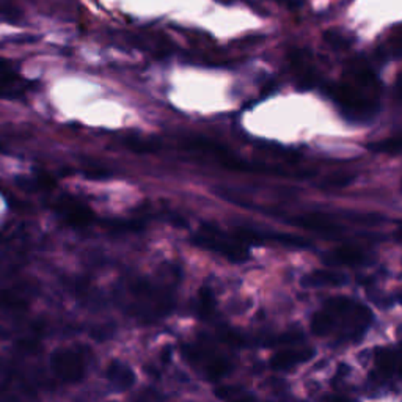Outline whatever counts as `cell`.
Returning a JSON list of instances; mask_svg holds the SVG:
<instances>
[{
	"instance_id": "obj_1",
	"label": "cell",
	"mask_w": 402,
	"mask_h": 402,
	"mask_svg": "<svg viewBox=\"0 0 402 402\" xmlns=\"http://www.w3.org/2000/svg\"><path fill=\"white\" fill-rule=\"evenodd\" d=\"M330 96L344 118L352 122H366L377 112L379 82L368 63L355 60L347 68L344 81L330 88Z\"/></svg>"
},
{
	"instance_id": "obj_2",
	"label": "cell",
	"mask_w": 402,
	"mask_h": 402,
	"mask_svg": "<svg viewBox=\"0 0 402 402\" xmlns=\"http://www.w3.org/2000/svg\"><path fill=\"white\" fill-rule=\"evenodd\" d=\"M132 297L131 313L146 321L167 316L175 307V299L164 287L154 286L146 280H137L129 286Z\"/></svg>"
},
{
	"instance_id": "obj_3",
	"label": "cell",
	"mask_w": 402,
	"mask_h": 402,
	"mask_svg": "<svg viewBox=\"0 0 402 402\" xmlns=\"http://www.w3.org/2000/svg\"><path fill=\"white\" fill-rule=\"evenodd\" d=\"M192 242L196 247L214 251L220 256L226 258L231 262H244L250 258V251L247 245L239 242L231 233H225L215 225H203L194 236Z\"/></svg>"
},
{
	"instance_id": "obj_4",
	"label": "cell",
	"mask_w": 402,
	"mask_h": 402,
	"mask_svg": "<svg viewBox=\"0 0 402 402\" xmlns=\"http://www.w3.org/2000/svg\"><path fill=\"white\" fill-rule=\"evenodd\" d=\"M337 217L338 215H332L327 212H307L296 215V217H287L286 221L299 228H303V230L307 231L321 234V236L335 237L344 231L343 225L340 224Z\"/></svg>"
},
{
	"instance_id": "obj_5",
	"label": "cell",
	"mask_w": 402,
	"mask_h": 402,
	"mask_svg": "<svg viewBox=\"0 0 402 402\" xmlns=\"http://www.w3.org/2000/svg\"><path fill=\"white\" fill-rule=\"evenodd\" d=\"M53 209H56L60 219L74 228H85L94 221V214L90 206L74 196L66 195L58 198L56 205H53Z\"/></svg>"
},
{
	"instance_id": "obj_6",
	"label": "cell",
	"mask_w": 402,
	"mask_h": 402,
	"mask_svg": "<svg viewBox=\"0 0 402 402\" xmlns=\"http://www.w3.org/2000/svg\"><path fill=\"white\" fill-rule=\"evenodd\" d=\"M52 366L60 379L66 382H77L85 374V365L77 352L60 351L52 358Z\"/></svg>"
},
{
	"instance_id": "obj_7",
	"label": "cell",
	"mask_w": 402,
	"mask_h": 402,
	"mask_svg": "<svg viewBox=\"0 0 402 402\" xmlns=\"http://www.w3.org/2000/svg\"><path fill=\"white\" fill-rule=\"evenodd\" d=\"M324 261L328 266H346V267H358L368 262V255L366 251L355 245H341L324 256Z\"/></svg>"
},
{
	"instance_id": "obj_8",
	"label": "cell",
	"mask_w": 402,
	"mask_h": 402,
	"mask_svg": "<svg viewBox=\"0 0 402 402\" xmlns=\"http://www.w3.org/2000/svg\"><path fill=\"white\" fill-rule=\"evenodd\" d=\"M290 62L300 87L305 90L313 85L316 82V68L308 53L305 51H294L290 56Z\"/></svg>"
},
{
	"instance_id": "obj_9",
	"label": "cell",
	"mask_w": 402,
	"mask_h": 402,
	"mask_svg": "<svg viewBox=\"0 0 402 402\" xmlns=\"http://www.w3.org/2000/svg\"><path fill=\"white\" fill-rule=\"evenodd\" d=\"M315 355V349L307 347V349H285L278 351L271 357V368L275 371H287L296 368V366L310 362Z\"/></svg>"
},
{
	"instance_id": "obj_10",
	"label": "cell",
	"mask_w": 402,
	"mask_h": 402,
	"mask_svg": "<svg viewBox=\"0 0 402 402\" xmlns=\"http://www.w3.org/2000/svg\"><path fill=\"white\" fill-rule=\"evenodd\" d=\"M106 376L112 385L119 390V392H124V390H129L135 385L134 371L126 363L118 362V360H113V362L107 366Z\"/></svg>"
},
{
	"instance_id": "obj_11",
	"label": "cell",
	"mask_w": 402,
	"mask_h": 402,
	"mask_svg": "<svg viewBox=\"0 0 402 402\" xmlns=\"http://www.w3.org/2000/svg\"><path fill=\"white\" fill-rule=\"evenodd\" d=\"M346 275L335 272V271H327V269H319V271L310 272L308 275H305L302 280L303 286L310 287H340L346 285Z\"/></svg>"
},
{
	"instance_id": "obj_12",
	"label": "cell",
	"mask_w": 402,
	"mask_h": 402,
	"mask_svg": "<svg viewBox=\"0 0 402 402\" xmlns=\"http://www.w3.org/2000/svg\"><path fill=\"white\" fill-rule=\"evenodd\" d=\"M22 79L16 73L13 65L0 58V94H16L21 92Z\"/></svg>"
},
{
	"instance_id": "obj_13",
	"label": "cell",
	"mask_w": 402,
	"mask_h": 402,
	"mask_svg": "<svg viewBox=\"0 0 402 402\" xmlns=\"http://www.w3.org/2000/svg\"><path fill=\"white\" fill-rule=\"evenodd\" d=\"M376 366L383 376L393 377L399 373V357L394 349H380L376 353Z\"/></svg>"
},
{
	"instance_id": "obj_14",
	"label": "cell",
	"mask_w": 402,
	"mask_h": 402,
	"mask_svg": "<svg viewBox=\"0 0 402 402\" xmlns=\"http://www.w3.org/2000/svg\"><path fill=\"white\" fill-rule=\"evenodd\" d=\"M310 327L311 332H313L316 337H327V335L335 332V322L332 319V316H330L324 308L321 311H317V313H315L313 317H311Z\"/></svg>"
},
{
	"instance_id": "obj_15",
	"label": "cell",
	"mask_w": 402,
	"mask_h": 402,
	"mask_svg": "<svg viewBox=\"0 0 402 402\" xmlns=\"http://www.w3.org/2000/svg\"><path fill=\"white\" fill-rule=\"evenodd\" d=\"M215 311V299L214 294L208 290V287H201L200 292H198L196 299V315L201 317V319H211Z\"/></svg>"
},
{
	"instance_id": "obj_16",
	"label": "cell",
	"mask_w": 402,
	"mask_h": 402,
	"mask_svg": "<svg viewBox=\"0 0 402 402\" xmlns=\"http://www.w3.org/2000/svg\"><path fill=\"white\" fill-rule=\"evenodd\" d=\"M124 146L129 148L131 151L139 153V154H146V153H154L158 149V145H154L153 140L149 139H142V137H126L123 140Z\"/></svg>"
},
{
	"instance_id": "obj_17",
	"label": "cell",
	"mask_w": 402,
	"mask_h": 402,
	"mask_svg": "<svg viewBox=\"0 0 402 402\" xmlns=\"http://www.w3.org/2000/svg\"><path fill=\"white\" fill-rule=\"evenodd\" d=\"M215 396L220 399H224L226 402H258L255 396L245 394L242 392H237V390H233L230 387H221L215 390Z\"/></svg>"
},
{
	"instance_id": "obj_18",
	"label": "cell",
	"mask_w": 402,
	"mask_h": 402,
	"mask_svg": "<svg viewBox=\"0 0 402 402\" xmlns=\"http://www.w3.org/2000/svg\"><path fill=\"white\" fill-rule=\"evenodd\" d=\"M368 148L371 149V151H376V153L396 156V154H399L401 140L398 139V137H394V139H385L377 143H369Z\"/></svg>"
},
{
	"instance_id": "obj_19",
	"label": "cell",
	"mask_w": 402,
	"mask_h": 402,
	"mask_svg": "<svg viewBox=\"0 0 402 402\" xmlns=\"http://www.w3.org/2000/svg\"><path fill=\"white\" fill-rule=\"evenodd\" d=\"M219 337L220 340L226 343L228 346H233V347H242L247 344V340H245L244 335H241L236 330H231V328H221L219 332Z\"/></svg>"
},
{
	"instance_id": "obj_20",
	"label": "cell",
	"mask_w": 402,
	"mask_h": 402,
	"mask_svg": "<svg viewBox=\"0 0 402 402\" xmlns=\"http://www.w3.org/2000/svg\"><path fill=\"white\" fill-rule=\"evenodd\" d=\"M162 398L154 390H146L135 398V402H159Z\"/></svg>"
},
{
	"instance_id": "obj_21",
	"label": "cell",
	"mask_w": 402,
	"mask_h": 402,
	"mask_svg": "<svg viewBox=\"0 0 402 402\" xmlns=\"http://www.w3.org/2000/svg\"><path fill=\"white\" fill-rule=\"evenodd\" d=\"M280 2L290 5V7H294V5H300V3H302V0H280Z\"/></svg>"
}]
</instances>
